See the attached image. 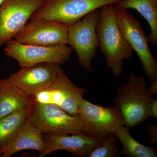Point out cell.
<instances>
[{
  "label": "cell",
  "mask_w": 157,
  "mask_h": 157,
  "mask_svg": "<svg viewBox=\"0 0 157 157\" xmlns=\"http://www.w3.org/2000/svg\"><path fill=\"white\" fill-rule=\"evenodd\" d=\"M97 28L99 47L106 59L107 67L118 77L123 72L124 62L133 56V49L119 28L115 6L109 4L102 7Z\"/></svg>",
  "instance_id": "cell-1"
},
{
  "label": "cell",
  "mask_w": 157,
  "mask_h": 157,
  "mask_svg": "<svg viewBox=\"0 0 157 157\" xmlns=\"http://www.w3.org/2000/svg\"><path fill=\"white\" fill-rule=\"evenodd\" d=\"M152 98L147 90L144 77L133 73L126 83L117 88L115 107L122 115L125 127L134 128L149 118V106Z\"/></svg>",
  "instance_id": "cell-2"
},
{
  "label": "cell",
  "mask_w": 157,
  "mask_h": 157,
  "mask_svg": "<svg viewBox=\"0 0 157 157\" xmlns=\"http://www.w3.org/2000/svg\"><path fill=\"white\" fill-rule=\"evenodd\" d=\"M122 0H45L30 20H52L67 25L75 23L86 15Z\"/></svg>",
  "instance_id": "cell-3"
},
{
  "label": "cell",
  "mask_w": 157,
  "mask_h": 157,
  "mask_svg": "<svg viewBox=\"0 0 157 157\" xmlns=\"http://www.w3.org/2000/svg\"><path fill=\"white\" fill-rule=\"evenodd\" d=\"M101 17L99 9L95 10L68 28L67 45L75 51L79 64L89 72L99 47L97 28Z\"/></svg>",
  "instance_id": "cell-4"
},
{
  "label": "cell",
  "mask_w": 157,
  "mask_h": 157,
  "mask_svg": "<svg viewBox=\"0 0 157 157\" xmlns=\"http://www.w3.org/2000/svg\"><path fill=\"white\" fill-rule=\"evenodd\" d=\"M115 6L118 25L127 42L140 59L144 71L151 82L157 80V62L148 45V36L140 22L128 10Z\"/></svg>",
  "instance_id": "cell-5"
},
{
  "label": "cell",
  "mask_w": 157,
  "mask_h": 157,
  "mask_svg": "<svg viewBox=\"0 0 157 157\" xmlns=\"http://www.w3.org/2000/svg\"><path fill=\"white\" fill-rule=\"evenodd\" d=\"M29 119L43 135H73L82 132L79 116L71 115L54 104L34 102Z\"/></svg>",
  "instance_id": "cell-6"
},
{
  "label": "cell",
  "mask_w": 157,
  "mask_h": 157,
  "mask_svg": "<svg viewBox=\"0 0 157 157\" xmlns=\"http://www.w3.org/2000/svg\"><path fill=\"white\" fill-rule=\"evenodd\" d=\"M5 54L16 60L21 67L42 63L64 64L70 60L73 49L67 44L45 46L24 44L15 39L6 43Z\"/></svg>",
  "instance_id": "cell-7"
},
{
  "label": "cell",
  "mask_w": 157,
  "mask_h": 157,
  "mask_svg": "<svg viewBox=\"0 0 157 157\" xmlns=\"http://www.w3.org/2000/svg\"><path fill=\"white\" fill-rule=\"evenodd\" d=\"M78 115L82 132L100 140H104L124 126L122 115L115 106L103 107L83 98L79 103Z\"/></svg>",
  "instance_id": "cell-8"
},
{
  "label": "cell",
  "mask_w": 157,
  "mask_h": 157,
  "mask_svg": "<svg viewBox=\"0 0 157 157\" xmlns=\"http://www.w3.org/2000/svg\"><path fill=\"white\" fill-rule=\"evenodd\" d=\"M86 89L73 84L60 69L52 83L33 97L34 102L39 104H52L73 116L78 115L79 104Z\"/></svg>",
  "instance_id": "cell-9"
},
{
  "label": "cell",
  "mask_w": 157,
  "mask_h": 157,
  "mask_svg": "<svg viewBox=\"0 0 157 157\" xmlns=\"http://www.w3.org/2000/svg\"><path fill=\"white\" fill-rule=\"evenodd\" d=\"M45 0H5L0 7V48L14 38Z\"/></svg>",
  "instance_id": "cell-10"
},
{
  "label": "cell",
  "mask_w": 157,
  "mask_h": 157,
  "mask_svg": "<svg viewBox=\"0 0 157 157\" xmlns=\"http://www.w3.org/2000/svg\"><path fill=\"white\" fill-rule=\"evenodd\" d=\"M69 26L52 20H29L14 37L24 44L51 46L67 45Z\"/></svg>",
  "instance_id": "cell-11"
},
{
  "label": "cell",
  "mask_w": 157,
  "mask_h": 157,
  "mask_svg": "<svg viewBox=\"0 0 157 157\" xmlns=\"http://www.w3.org/2000/svg\"><path fill=\"white\" fill-rule=\"evenodd\" d=\"M61 69L58 64L42 63L21 67L6 80L28 95L33 97L37 93L48 87L52 83Z\"/></svg>",
  "instance_id": "cell-12"
},
{
  "label": "cell",
  "mask_w": 157,
  "mask_h": 157,
  "mask_svg": "<svg viewBox=\"0 0 157 157\" xmlns=\"http://www.w3.org/2000/svg\"><path fill=\"white\" fill-rule=\"evenodd\" d=\"M46 148L39 156L43 157L58 151H67L79 157H89L101 146L103 140L97 139L83 132L73 135H43Z\"/></svg>",
  "instance_id": "cell-13"
},
{
  "label": "cell",
  "mask_w": 157,
  "mask_h": 157,
  "mask_svg": "<svg viewBox=\"0 0 157 157\" xmlns=\"http://www.w3.org/2000/svg\"><path fill=\"white\" fill-rule=\"evenodd\" d=\"M46 148L43 134L27 119L16 136L0 150V157H10L24 150H34L42 154Z\"/></svg>",
  "instance_id": "cell-14"
},
{
  "label": "cell",
  "mask_w": 157,
  "mask_h": 157,
  "mask_svg": "<svg viewBox=\"0 0 157 157\" xmlns=\"http://www.w3.org/2000/svg\"><path fill=\"white\" fill-rule=\"evenodd\" d=\"M30 97L6 79L0 78V118L33 104Z\"/></svg>",
  "instance_id": "cell-15"
},
{
  "label": "cell",
  "mask_w": 157,
  "mask_h": 157,
  "mask_svg": "<svg viewBox=\"0 0 157 157\" xmlns=\"http://www.w3.org/2000/svg\"><path fill=\"white\" fill-rule=\"evenodd\" d=\"M116 6L128 10L135 9L147 22L150 28L149 42L157 45V0H122Z\"/></svg>",
  "instance_id": "cell-16"
},
{
  "label": "cell",
  "mask_w": 157,
  "mask_h": 157,
  "mask_svg": "<svg viewBox=\"0 0 157 157\" xmlns=\"http://www.w3.org/2000/svg\"><path fill=\"white\" fill-rule=\"evenodd\" d=\"M33 104L0 118V150L17 135L29 117Z\"/></svg>",
  "instance_id": "cell-17"
},
{
  "label": "cell",
  "mask_w": 157,
  "mask_h": 157,
  "mask_svg": "<svg viewBox=\"0 0 157 157\" xmlns=\"http://www.w3.org/2000/svg\"><path fill=\"white\" fill-rule=\"evenodd\" d=\"M115 135L122 144L120 151L130 157H156L155 149L153 147L145 146L137 141L130 134L129 129L124 126L121 127L115 132Z\"/></svg>",
  "instance_id": "cell-18"
},
{
  "label": "cell",
  "mask_w": 157,
  "mask_h": 157,
  "mask_svg": "<svg viewBox=\"0 0 157 157\" xmlns=\"http://www.w3.org/2000/svg\"><path fill=\"white\" fill-rule=\"evenodd\" d=\"M118 139L115 133L109 134L105 139L101 146L95 149L90 155V157H114L121 154L118 150L117 143Z\"/></svg>",
  "instance_id": "cell-19"
},
{
  "label": "cell",
  "mask_w": 157,
  "mask_h": 157,
  "mask_svg": "<svg viewBox=\"0 0 157 157\" xmlns=\"http://www.w3.org/2000/svg\"><path fill=\"white\" fill-rule=\"evenodd\" d=\"M147 131L150 134L149 140L151 144H155L157 142V127L155 124H150L147 126Z\"/></svg>",
  "instance_id": "cell-20"
},
{
  "label": "cell",
  "mask_w": 157,
  "mask_h": 157,
  "mask_svg": "<svg viewBox=\"0 0 157 157\" xmlns=\"http://www.w3.org/2000/svg\"><path fill=\"white\" fill-rule=\"evenodd\" d=\"M149 117H157V99L152 98L148 108Z\"/></svg>",
  "instance_id": "cell-21"
},
{
  "label": "cell",
  "mask_w": 157,
  "mask_h": 157,
  "mask_svg": "<svg viewBox=\"0 0 157 157\" xmlns=\"http://www.w3.org/2000/svg\"><path fill=\"white\" fill-rule=\"evenodd\" d=\"M147 90L151 97L157 94V80L151 82V84L147 87Z\"/></svg>",
  "instance_id": "cell-22"
},
{
  "label": "cell",
  "mask_w": 157,
  "mask_h": 157,
  "mask_svg": "<svg viewBox=\"0 0 157 157\" xmlns=\"http://www.w3.org/2000/svg\"><path fill=\"white\" fill-rule=\"evenodd\" d=\"M5 0H0V7H1V6H2V5L3 3L4 2H5Z\"/></svg>",
  "instance_id": "cell-23"
}]
</instances>
